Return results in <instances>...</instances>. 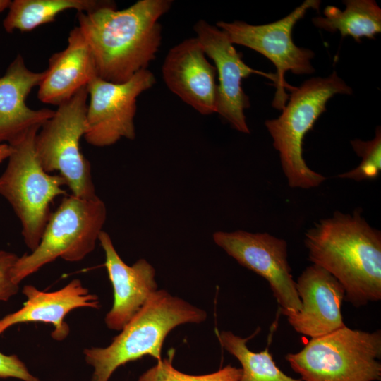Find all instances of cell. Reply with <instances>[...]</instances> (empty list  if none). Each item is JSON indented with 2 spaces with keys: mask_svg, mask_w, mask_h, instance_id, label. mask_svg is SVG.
Masks as SVG:
<instances>
[{
  "mask_svg": "<svg viewBox=\"0 0 381 381\" xmlns=\"http://www.w3.org/2000/svg\"><path fill=\"white\" fill-rule=\"evenodd\" d=\"M155 83L154 74L147 68L123 83L94 78L86 87L90 101L86 111L85 141L102 147L112 145L121 138L134 140L137 98Z\"/></svg>",
  "mask_w": 381,
  "mask_h": 381,
  "instance_id": "30bf717a",
  "label": "cell"
},
{
  "mask_svg": "<svg viewBox=\"0 0 381 381\" xmlns=\"http://www.w3.org/2000/svg\"><path fill=\"white\" fill-rule=\"evenodd\" d=\"M196 37L207 56L211 59L218 73L217 111L236 131L250 133L244 111L250 106L249 98L242 88V81L251 74L276 80L275 74L248 66L236 51L227 34L216 25L199 20L194 25Z\"/></svg>",
  "mask_w": 381,
  "mask_h": 381,
  "instance_id": "7c38bea8",
  "label": "cell"
},
{
  "mask_svg": "<svg viewBox=\"0 0 381 381\" xmlns=\"http://www.w3.org/2000/svg\"><path fill=\"white\" fill-rule=\"evenodd\" d=\"M106 267L114 290V303L104 322L112 330L121 331L157 291L155 270L145 259L128 265L116 250L110 236L102 231L99 236Z\"/></svg>",
  "mask_w": 381,
  "mask_h": 381,
  "instance_id": "9a60e30c",
  "label": "cell"
},
{
  "mask_svg": "<svg viewBox=\"0 0 381 381\" xmlns=\"http://www.w3.org/2000/svg\"><path fill=\"white\" fill-rule=\"evenodd\" d=\"M351 88L333 71L329 76L312 78L291 90L289 102L277 119L265 125L279 153L283 172L291 188L318 187L326 177L314 171L303 157V140L318 117L326 111V104L337 94L351 95Z\"/></svg>",
  "mask_w": 381,
  "mask_h": 381,
  "instance_id": "277c9868",
  "label": "cell"
},
{
  "mask_svg": "<svg viewBox=\"0 0 381 381\" xmlns=\"http://www.w3.org/2000/svg\"><path fill=\"white\" fill-rule=\"evenodd\" d=\"M304 244L312 264L341 284L346 301L359 308L381 299V232L361 208L320 219L306 232Z\"/></svg>",
  "mask_w": 381,
  "mask_h": 381,
  "instance_id": "7a4b0ae2",
  "label": "cell"
},
{
  "mask_svg": "<svg viewBox=\"0 0 381 381\" xmlns=\"http://www.w3.org/2000/svg\"><path fill=\"white\" fill-rule=\"evenodd\" d=\"M319 0H306L291 13L275 22L264 25H250L241 20L219 21L216 25L224 31L233 44L253 49L267 58L274 65L277 73L274 83L276 88L272 103L273 107L282 110L294 87L284 79L285 73L311 74L315 72L310 60L314 52L308 48L297 47L292 40V30L296 23L310 8L318 11Z\"/></svg>",
  "mask_w": 381,
  "mask_h": 381,
  "instance_id": "9c48e42d",
  "label": "cell"
},
{
  "mask_svg": "<svg viewBox=\"0 0 381 381\" xmlns=\"http://www.w3.org/2000/svg\"><path fill=\"white\" fill-rule=\"evenodd\" d=\"M206 318L204 310L165 290L156 291L109 346L84 349L86 363L94 368L92 381H109L119 366L145 356L161 361L164 341L174 328Z\"/></svg>",
  "mask_w": 381,
  "mask_h": 381,
  "instance_id": "3957f363",
  "label": "cell"
},
{
  "mask_svg": "<svg viewBox=\"0 0 381 381\" xmlns=\"http://www.w3.org/2000/svg\"><path fill=\"white\" fill-rule=\"evenodd\" d=\"M344 11L328 6L324 17L313 18V24L326 31H339L342 37L351 36L360 42L363 37L374 38L381 32V9L374 0H345Z\"/></svg>",
  "mask_w": 381,
  "mask_h": 381,
  "instance_id": "ffe728a7",
  "label": "cell"
},
{
  "mask_svg": "<svg viewBox=\"0 0 381 381\" xmlns=\"http://www.w3.org/2000/svg\"><path fill=\"white\" fill-rule=\"evenodd\" d=\"M43 76L44 71L29 69L20 54L0 75V143L11 144L30 128L42 126L53 116L54 110L30 109L25 102Z\"/></svg>",
  "mask_w": 381,
  "mask_h": 381,
  "instance_id": "e0dca14e",
  "label": "cell"
},
{
  "mask_svg": "<svg viewBox=\"0 0 381 381\" xmlns=\"http://www.w3.org/2000/svg\"><path fill=\"white\" fill-rule=\"evenodd\" d=\"M212 238L241 265L268 282L282 314L300 310L301 302L292 277L285 240L268 233L243 230L218 231L213 234Z\"/></svg>",
  "mask_w": 381,
  "mask_h": 381,
  "instance_id": "8fae6325",
  "label": "cell"
},
{
  "mask_svg": "<svg viewBox=\"0 0 381 381\" xmlns=\"http://www.w3.org/2000/svg\"><path fill=\"white\" fill-rule=\"evenodd\" d=\"M22 293L26 301L20 309L0 319V335L14 325L40 322L52 325L54 328L52 337L61 341L70 332L64 321L68 313L78 308H100L98 296L90 293L78 279H73L55 291H42L32 285H25Z\"/></svg>",
  "mask_w": 381,
  "mask_h": 381,
  "instance_id": "2e32d148",
  "label": "cell"
},
{
  "mask_svg": "<svg viewBox=\"0 0 381 381\" xmlns=\"http://www.w3.org/2000/svg\"><path fill=\"white\" fill-rule=\"evenodd\" d=\"M106 219V205L97 195H65L51 213L37 248L18 257L12 270L13 281L19 284L58 258L68 262L82 260L95 249Z\"/></svg>",
  "mask_w": 381,
  "mask_h": 381,
  "instance_id": "52a82bcc",
  "label": "cell"
},
{
  "mask_svg": "<svg viewBox=\"0 0 381 381\" xmlns=\"http://www.w3.org/2000/svg\"><path fill=\"white\" fill-rule=\"evenodd\" d=\"M11 1V0H0V13L8 9Z\"/></svg>",
  "mask_w": 381,
  "mask_h": 381,
  "instance_id": "4316f807",
  "label": "cell"
},
{
  "mask_svg": "<svg viewBox=\"0 0 381 381\" xmlns=\"http://www.w3.org/2000/svg\"><path fill=\"white\" fill-rule=\"evenodd\" d=\"M97 76L90 47L78 26L74 27L63 50L53 54L38 86L37 98L59 106Z\"/></svg>",
  "mask_w": 381,
  "mask_h": 381,
  "instance_id": "ac0fdd59",
  "label": "cell"
},
{
  "mask_svg": "<svg viewBox=\"0 0 381 381\" xmlns=\"http://www.w3.org/2000/svg\"><path fill=\"white\" fill-rule=\"evenodd\" d=\"M221 346L241 365L239 381H303L285 374L276 365L268 348L253 352L247 346L250 337L242 338L229 331L217 334Z\"/></svg>",
  "mask_w": 381,
  "mask_h": 381,
  "instance_id": "44dd1931",
  "label": "cell"
},
{
  "mask_svg": "<svg viewBox=\"0 0 381 381\" xmlns=\"http://www.w3.org/2000/svg\"><path fill=\"white\" fill-rule=\"evenodd\" d=\"M87 98L85 87L58 106L34 140L35 152L43 169L49 174L59 173L71 194L81 198L97 195L90 164L80 148L86 131Z\"/></svg>",
  "mask_w": 381,
  "mask_h": 381,
  "instance_id": "ba28073f",
  "label": "cell"
},
{
  "mask_svg": "<svg viewBox=\"0 0 381 381\" xmlns=\"http://www.w3.org/2000/svg\"><path fill=\"white\" fill-rule=\"evenodd\" d=\"M296 289L301 308L283 315L296 332L313 339L346 326L341 310L345 292L328 272L316 265L308 266L298 277Z\"/></svg>",
  "mask_w": 381,
  "mask_h": 381,
  "instance_id": "5bb4252c",
  "label": "cell"
},
{
  "mask_svg": "<svg viewBox=\"0 0 381 381\" xmlns=\"http://www.w3.org/2000/svg\"><path fill=\"white\" fill-rule=\"evenodd\" d=\"M116 5L114 1L106 0H13L8 8L3 27L8 33L15 30L30 32L54 22L60 13L66 10L90 12Z\"/></svg>",
  "mask_w": 381,
  "mask_h": 381,
  "instance_id": "d6986e66",
  "label": "cell"
},
{
  "mask_svg": "<svg viewBox=\"0 0 381 381\" xmlns=\"http://www.w3.org/2000/svg\"><path fill=\"white\" fill-rule=\"evenodd\" d=\"M11 151V147L8 144L0 143V164L9 157Z\"/></svg>",
  "mask_w": 381,
  "mask_h": 381,
  "instance_id": "484cf974",
  "label": "cell"
},
{
  "mask_svg": "<svg viewBox=\"0 0 381 381\" xmlns=\"http://www.w3.org/2000/svg\"><path fill=\"white\" fill-rule=\"evenodd\" d=\"M18 256L11 252L0 250V301H7L19 290L12 277V270Z\"/></svg>",
  "mask_w": 381,
  "mask_h": 381,
  "instance_id": "cb8c5ba5",
  "label": "cell"
},
{
  "mask_svg": "<svg viewBox=\"0 0 381 381\" xmlns=\"http://www.w3.org/2000/svg\"><path fill=\"white\" fill-rule=\"evenodd\" d=\"M241 375V369L230 365L209 374H186L173 366L171 358L157 361L139 377L138 381H239Z\"/></svg>",
  "mask_w": 381,
  "mask_h": 381,
  "instance_id": "7402d4cb",
  "label": "cell"
},
{
  "mask_svg": "<svg viewBox=\"0 0 381 381\" xmlns=\"http://www.w3.org/2000/svg\"><path fill=\"white\" fill-rule=\"evenodd\" d=\"M381 332L346 326L310 339L285 359L303 381H379Z\"/></svg>",
  "mask_w": 381,
  "mask_h": 381,
  "instance_id": "8992f818",
  "label": "cell"
},
{
  "mask_svg": "<svg viewBox=\"0 0 381 381\" xmlns=\"http://www.w3.org/2000/svg\"><path fill=\"white\" fill-rule=\"evenodd\" d=\"M171 0H139L128 8L104 6L77 12L78 27L91 50L97 76L123 83L155 60L162 42L159 18Z\"/></svg>",
  "mask_w": 381,
  "mask_h": 381,
  "instance_id": "6da1fadb",
  "label": "cell"
},
{
  "mask_svg": "<svg viewBox=\"0 0 381 381\" xmlns=\"http://www.w3.org/2000/svg\"><path fill=\"white\" fill-rule=\"evenodd\" d=\"M40 127L30 128L9 145L12 151L0 176V194L20 222L23 241L31 252L40 241L53 201L67 195L64 179L45 171L36 157L34 140Z\"/></svg>",
  "mask_w": 381,
  "mask_h": 381,
  "instance_id": "5b68a950",
  "label": "cell"
},
{
  "mask_svg": "<svg viewBox=\"0 0 381 381\" xmlns=\"http://www.w3.org/2000/svg\"><path fill=\"white\" fill-rule=\"evenodd\" d=\"M167 87L202 115L217 111V71L196 37L171 47L162 66Z\"/></svg>",
  "mask_w": 381,
  "mask_h": 381,
  "instance_id": "4fadbf2b",
  "label": "cell"
},
{
  "mask_svg": "<svg viewBox=\"0 0 381 381\" xmlns=\"http://www.w3.org/2000/svg\"><path fill=\"white\" fill-rule=\"evenodd\" d=\"M351 144L356 155L362 158L361 163L351 171L337 175V177L356 181L377 179L381 171L380 127H377L373 140L354 139L351 140Z\"/></svg>",
  "mask_w": 381,
  "mask_h": 381,
  "instance_id": "603a6c76",
  "label": "cell"
},
{
  "mask_svg": "<svg viewBox=\"0 0 381 381\" xmlns=\"http://www.w3.org/2000/svg\"><path fill=\"white\" fill-rule=\"evenodd\" d=\"M13 377L23 381H40L32 375L25 363L16 355L0 352V378Z\"/></svg>",
  "mask_w": 381,
  "mask_h": 381,
  "instance_id": "d4e9b609",
  "label": "cell"
}]
</instances>
